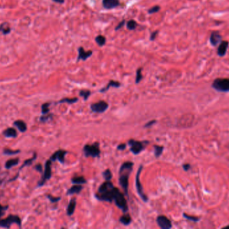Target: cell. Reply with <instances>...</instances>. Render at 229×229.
<instances>
[{"mask_svg":"<svg viewBox=\"0 0 229 229\" xmlns=\"http://www.w3.org/2000/svg\"><path fill=\"white\" fill-rule=\"evenodd\" d=\"M72 183H75V184H83V183H86V180L85 179L84 177L82 176H76L74 177L73 178L71 179Z\"/></svg>","mask_w":229,"mask_h":229,"instance_id":"23","label":"cell"},{"mask_svg":"<svg viewBox=\"0 0 229 229\" xmlns=\"http://www.w3.org/2000/svg\"><path fill=\"white\" fill-rule=\"evenodd\" d=\"M51 165H52V161L48 160L46 161V163H45V170L44 172V175L42 177L41 179L39 181L38 183V186L39 187L43 186L46 181L49 180L51 177H52V169H51Z\"/></svg>","mask_w":229,"mask_h":229,"instance_id":"8","label":"cell"},{"mask_svg":"<svg viewBox=\"0 0 229 229\" xmlns=\"http://www.w3.org/2000/svg\"><path fill=\"white\" fill-rule=\"evenodd\" d=\"M50 105V103H45L42 104V114L43 115H46V114L49 112Z\"/></svg>","mask_w":229,"mask_h":229,"instance_id":"32","label":"cell"},{"mask_svg":"<svg viewBox=\"0 0 229 229\" xmlns=\"http://www.w3.org/2000/svg\"><path fill=\"white\" fill-rule=\"evenodd\" d=\"M142 169H143V165H140V167L138 169V171L136 175V178H135V184H136V188L137 193L141 197V198L143 200L144 202H147L148 201V197L147 196L145 195V193H144V191L143 189V186H142L141 182H140V174L141 173Z\"/></svg>","mask_w":229,"mask_h":229,"instance_id":"7","label":"cell"},{"mask_svg":"<svg viewBox=\"0 0 229 229\" xmlns=\"http://www.w3.org/2000/svg\"><path fill=\"white\" fill-rule=\"evenodd\" d=\"M51 116L52 115H48V116H41L40 118V121L41 122H46V121L48 120V119L50 118H51Z\"/></svg>","mask_w":229,"mask_h":229,"instance_id":"39","label":"cell"},{"mask_svg":"<svg viewBox=\"0 0 229 229\" xmlns=\"http://www.w3.org/2000/svg\"><path fill=\"white\" fill-rule=\"evenodd\" d=\"M109 108V104L105 101H100L91 104V109L93 112L103 113Z\"/></svg>","mask_w":229,"mask_h":229,"instance_id":"10","label":"cell"},{"mask_svg":"<svg viewBox=\"0 0 229 229\" xmlns=\"http://www.w3.org/2000/svg\"><path fill=\"white\" fill-rule=\"evenodd\" d=\"M155 123H156V121L155 120H151V121H150V122H148L145 125V127H146V128L147 127V128L151 127V126H153V125H154Z\"/></svg>","mask_w":229,"mask_h":229,"instance_id":"42","label":"cell"},{"mask_svg":"<svg viewBox=\"0 0 229 229\" xmlns=\"http://www.w3.org/2000/svg\"><path fill=\"white\" fill-rule=\"evenodd\" d=\"M13 125L18 128V129L21 132V133H24V132H26L27 130V125L23 120H16L13 122Z\"/></svg>","mask_w":229,"mask_h":229,"instance_id":"19","label":"cell"},{"mask_svg":"<svg viewBox=\"0 0 229 229\" xmlns=\"http://www.w3.org/2000/svg\"><path fill=\"white\" fill-rule=\"evenodd\" d=\"M119 5V0H103V6L106 9L114 8Z\"/></svg>","mask_w":229,"mask_h":229,"instance_id":"16","label":"cell"},{"mask_svg":"<svg viewBox=\"0 0 229 229\" xmlns=\"http://www.w3.org/2000/svg\"><path fill=\"white\" fill-rule=\"evenodd\" d=\"M2 182H3V179H0V185L2 184Z\"/></svg>","mask_w":229,"mask_h":229,"instance_id":"49","label":"cell"},{"mask_svg":"<svg viewBox=\"0 0 229 229\" xmlns=\"http://www.w3.org/2000/svg\"><path fill=\"white\" fill-rule=\"evenodd\" d=\"M8 206H3L1 205V204H0V211H5V210H6L7 209H8Z\"/></svg>","mask_w":229,"mask_h":229,"instance_id":"46","label":"cell"},{"mask_svg":"<svg viewBox=\"0 0 229 229\" xmlns=\"http://www.w3.org/2000/svg\"><path fill=\"white\" fill-rule=\"evenodd\" d=\"M137 26V22H135V21L133 20H129L127 22V28L129 30H135V28H136Z\"/></svg>","mask_w":229,"mask_h":229,"instance_id":"29","label":"cell"},{"mask_svg":"<svg viewBox=\"0 0 229 229\" xmlns=\"http://www.w3.org/2000/svg\"><path fill=\"white\" fill-rule=\"evenodd\" d=\"M47 197L50 200L52 203H56L58 202L59 200H60V197H53L51 195H47Z\"/></svg>","mask_w":229,"mask_h":229,"instance_id":"37","label":"cell"},{"mask_svg":"<svg viewBox=\"0 0 229 229\" xmlns=\"http://www.w3.org/2000/svg\"><path fill=\"white\" fill-rule=\"evenodd\" d=\"M103 175L106 181H110L112 178V173L111 171H110V169H107L106 171L103 173Z\"/></svg>","mask_w":229,"mask_h":229,"instance_id":"34","label":"cell"},{"mask_svg":"<svg viewBox=\"0 0 229 229\" xmlns=\"http://www.w3.org/2000/svg\"><path fill=\"white\" fill-rule=\"evenodd\" d=\"M95 41L99 47H103L106 43V38L104 36L99 35L95 38Z\"/></svg>","mask_w":229,"mask_h":229,"instance_id":"26","label":"cell"},{"mask_svg":"<svg viewBox=\"0 0 229 229\" xmlns=\"http://www.w3.org/2000/svg\"><path fill=\"white\" fill-rule=\"evenodd\" d=\"M163 151H164V147H160V146L158 145L154 146V153L156 157H159L162 155Z\"/></svg>","mask_w":229,"mask_h":229,"instance_id":"30","label":"cell"},{"mask_svg":"<svg viewBox=\"0 0 229 229\" xmlns=\"http://www.w3.org/2000/svg\"><path fill=\"white\" fill-rule=\"evenodd\" d=\"M78 101V98H64L61 100H60L58 103H67L69 104H72V103H75L76 102Z\"/></svg>","mask_w":229,"mask_h":229,"instance_id":"31","label":"cell"},{"mask_svg":"<svg viewBox=\"0 0 229 229\" xmlns=\"http://www.w3.org/2000/svg\"><path fill=\"white\" fill-rule=\"evenodd\" d=\"M120 85H121V83L119 82L116 81H113V80H111L109 82L108 84L107 85V86L100 89V92H105L107 91V90H109L110 88H111V87H113V88H119Z\"/></svg>","mask_w":229,"mask_h":229,"instance_id":"20","label":"cell"},{"mask_svg":"<svg viewBox=\"0 0 229 229\" xmlns=\"http://www.w3.org/2000/svg\"><path fill=\"white\" fill-rule=\"evenodd\" d=\"M133 163L127 161L121 165L119 169V183L123 189L126 195H128V186H129V177L132 171Z\"/></svg>","mask_w":229,"mask_h":229,"instance_id":"2","label":"cell"},{"mask_svg":"<svg viewBox=\"0 0 229 229\" xmlns=\"http://www.w3.org/2000/svg\"><path fill=\"white\" fill-rule=\"evenodd\" d=\"M228 46H229V43L228 41L227 40L221 41L220 43L219 44V46H218V51H217V54L218 56L224 57L227 53Z\"/></svg>","mask_w":229,"mask_h":229,"instance_id":"14","label":"cell"},{"mask_svg":"<svg viewBox=\"0 0 229 229\" xmlns=\"http://www.w3.org/2000/svg\"><path fill=\"white\" fill-rule=\"evenodd\" d=\"M213 88L216 91L221 92H229V79L217 78L213 83Z\"/></svg>","mask_w":229,"mask_h":229,"instance_id":"4","label":"cell"},{"mask_svg":"<svg viewBox=\"0 0 229 229\" xmlns=\"http://www.w3.org/2000/svg\"><path fill=\"white\" fill-rule=\"evenodd\" d=\"M20 152V150H12V149L5 148L3 151V154L5 155H17Z\"/></svg>","mask_w":229,"mask_h":229,"instance_id":"27","label":"cell"},{"mask_svg":"<svg viewBox=\"0 0 229 229\" xmlns=\"http://www.w3.org/2000/svg\"><path fill=\"white\" fill-rule=\"evenodd\" d=\"M78 56L77 57V61H86L87 58L91 57L93 54V51H86L83 47H79L78 49Z\"/></svg>","mask_w":229,"mask_h":229,"instance_id":"13","label":"cell"},{"mask_svg":"<svg viewBox=\"0 0 229 229\" xmlns=\"http://www.w3.org/2000/svg\"><path fill=\"white\" fill-rule=\"evenodd\" d=\"M183 168L184 169V170H186V171H188V170H189V169L190 168V165L189 164H184L183 165Z\"/></svg>","mask_w":229,"mask_h":229,"instance_id":"45","label":"cell"},{"mask_svg":"<svg viewBox=\"0 0 229 229\" xmlns=\"http://www.w3.org/2000/svg\"><path fill=\"white\" fill-rule=\"evenodd\" d=\"M12 224H17L21 227V219L17 215H9L5 219L0 220V227L9 228Z\"/></svg>","mask_w":229,"mask_h":229,"instance_id":"6","label":"cell"},{"mask_svg":"<svg viewBox=\"0 0 229 229\" xmlns=\"http://www.w3.org/2000/svg\"><path fill=\"white\" fill-rule=\"evenodd\" d=\"M124 24H125V20H123L122 22H120L119 24H118V25L116 26V28H115V30H119L120 28H122V27L123 26Z\"/></svg>","mask_w":229,"mask_h":229,"instance_id":"44","label":"cell"},{"mask_svg":"<svg viewBox=\"0 0 229 229\" xmlns=\"http://www.w3.org/2000/svg\"><path fill=\"white\" fill-rule=\"evenodd\" d=\"M3 134L7 138H16L18 136V133L15 128H8L3 132Z\"/></svg>","mask_w":229,"mask_h":229,"instance_id":"17","label":"cell"},{"mask_svg":"<svg viewBox=\"0 0 229 229\" xmlns=\"http://www.w3.org/2000/svg\"><path fill=\"white\" fill-rule=\"evenodd\" d=\"M183 216H184L186 218V219H188L190 220H192V221H194V222H197V221L199 220V218L194 217V216H189V215L186 214H184Z\"/></svg>","mask_w":229,"mask_h":229,"instance_id":"38","label":"cell"},{"mask_svg":"<svg viewBox=\"0 0 229 229\" xmlns=\"http://www.w3.org/2000/svg\"><path fill=\"white\" fill-rule=\"evenodd\" d=\"M53 1L56 2V3H64V0H53Z\"/></svg>","mask_w":229,"mask_h":229,"instance_id":"47","label":"cell"},{"mask_svg":"<svg viewBox=\"0 0 229 229\" xmlns=\"http://www.w3.org/2000/svg\"><path fill=\"white\" fill-rule=\"evenodd\" d=\"M113 201H114L116 206L122 210L123 212H126L128 210V206L127 204V201L125 198L124 194L121 193L119 190L117 188L114 191V198Z\"/></svg>","mask_w":229,"mask_h":229,"instance_id":"3","label":"cell"},{"mask_svg":"<svg viewBox=\"0 0 229 229\" xmlns=\"http://www.w3.org/2000/svg\"><path fill=\"white\" fill-rule=\"evenodd\" d=\"M76 206V198H72V200H71L70 203H69L68 206L67 207V213L68 214V216H72V215L74 214Z\"/></svg>","mask_w":229,"mask_h":229,"instance_id":"18","label":"cell"},{"mask_svg":"<svg viewBox=\"0 0 229 229\" xmlns=\"http://www.w3.org/2000/svg\"><path fill=\"white\" fill-rule=\"evenodd\" d=\"M142 68H139L136 71V79H135V83H139L141 81L143 76H142Z\"/></svg>","mask_w":229,"mask_h":229,"instance_id":"33","label":"cell"},{"mask_svg":"<svg viewBox=\"0 0 229 229\" xmlns=\"http://www.w3.org/2000/svg\"><path fill=\"white\" fill-rule=\"evenodd\" d=\"M119 221L124 225H129L131 222V218L129 214H124L120 218Z\"/></svg>","mask_w":229,"mask_h":229,"instance_id":"25","label":"cell"},{"mask_svg":"<svg viewBox=\"0 0 229 229\" xmlns=\"http://www.w3.org/2000/svg\"><path fill=\"white\" fill-rule=\"evenodd\" d=\"M156 221L158 226L162 229H169L172 227L171 221L165 216H158Z\"/></svg>","mask_w":229,"mask_h":229,"instance_id":"11","label":"cell"},{"mask_svg":"<svg viewBox=\"0 0 229 229\" xmlns=\"http://www.w3.org/2000/svg\"><path fill=\"white\" fill-rule=\"evenodd\" d=\"M128 144L130 146V151L135 155H137L144 150L145 145L146 143H144V142L137 141L133 139H131L128 141Z\"/></svg>","mask_w":229,"mask_h":229,"instance_id":"9","label":"cell"},{"mask_svg":"<svg viewBox=\"0 0 229 229\" xmlns=\"http://www.w3.org/2000/svg\"><path fill=\"white\" fill-rule=\"evenodd\" d=\"M4 214V211H0V218H2Z\"/></svg>","mask_w":229,"mask_h":229,"instance_id":"48","label":"cell"},{"mask_svg":"<svg viewBox=\"0 0 229 229\" xmlns=\"http://www.w3.org/2000/svg\"><path fill=\"white\" fill-rule=\"evenodd\" d=\"M90 95H91V92L89 90H81L80 92V96L83 97L85 100H86L89 98Z\"/></svg>","mask_w":229,"mask_h":229,"instance_id":"35","label":"cell"},{"mask_svg":"<svg viewBox=\"0 0 229 229\" xmlns=\"http://www.w3.org/2000/svg\"><path fill=\"white\" fill-rule=\"evenodd\" d=\"M222 41V36L220 33L218 32H213L210 34V43L213 46H216L217 44H220Z\"/></svg>","mask_w":229,"mask_h":229,"instance_id":"15","label":"cell"},{"mask_svg":"<svg viewBox=\"0 0 229 229\" xmlns=\"http://www.w3.org/2000/svg\"><path fill=\"white\" fill-rule=\"evenodd\" d=\"M19 162H20V160H19L18 158L9 159V160L6 161L5 164V167L7 169H9L12 168L13 167H14V166L18 165L19 163Z\"/></svg>","mask_w":229,"mask_h":229,"instance_id":"22","label":"cell"},{"mask_svg":"<svg viewBox=\"0 0 229 229\" xmlns=\"http://www.w3.org/2000/svg\"><path fill=\"white\" fill-rule=\"evenodd\" d=\"M125 148H126L125 144H120L119 145H118V147H117L118 150H120V151H123L125 149Z\"/></svg>","mask_w":229,"mask_h":229,"instance_id":"43","label":"cell"},{"mask_svg":"<svg viewBox=\"0 0 229 229\" xmlns=\"http://www.w3.org/2000/svg\"><path fill=\"white\" fill-rule=\"evenodd\" d=\"M159 9H160V7L159 6H155L148 9V13H150V14H151V13H157L159 11Z\"/></svg>","mask_w":229,"mask_h":229,"instance_id":"36","label":"cell"},{"mask_svg":"<svg viewBox=\"0 0 229 229\" xmlns=\"http://www.w3.org/2000/svg\"><path fill=\"white\" fill-rule=\"evenodd\" d=\"M67 152L64 150H62L60 149L57 151H56L51 156L50 160L52 161H58L61 163H64V160H65V156L67 155Z\"/></svg>","mask_w":229,"mask_h":229,"instance_id":"12","label":"cell"},{"mask_svg":"<svg viewBox=\"0 0 229 229\" xmlns=\"http://www.w3.org/2000/svg\"><path fill=\"white\" fill-rule=\"evenodd\" d=\"M0 31L3 34H8L10 32V27L8 23H3L0 26Z\"/></svg>","mask_w":229,"mask_h":229,"instance_id":"28","label":"cell"},{"mask_svg":"<svg viewBox=\"0 0 229 229\" xmlns=\"http://www.w3.org/2000/svg\"><path fill=\"white\" fill-rule=\"evenodd\" d=\"M34 169H35L36 171H39L40 173H42V166L41 164H38L35 167H34Z\"/></svg>","mask_w":229,"mask_h":229,"instance_id":"41","label":"cell"},{"mask_svg":"<svg viewBox=\"0 0 229 229\" xmlns=\"http://www.w3.org/2000/svg\"><path fill=\"white\" fill-rule=\"evenodd\" d=\"M83 151L86 157H99L100 152L99 144L95 143L93 145H86L83 148Z\"/></svg>","mask_w":229,"mask_h":229,"instance_id":"5","label":"cell"},{"mask_svg":"<svg viewBox=\"0 0 229 229\" xmlns=\"http://www.w3.org/2000/svg\"><path fill=\"white\" fill-rule=\"evenodd\" d=\"M82 188V186L81 185H75L73 186H72L71 188L67 191V194L68 195H72V194L75 193H79L81 192Z\"/></svg>","mask_w":229,"mask_h":229,"instance_id":"21","label":"cell"},{"mask_svg":"<svg viewBox=\"0 0 229 229\" xmlns=\"http://www.w3.org/2000/svg\"><path fill=\"white\" fill-rule=\"evenodd\" d=\"M158 30H156V31H154V32H153L151 33V36H150V40H155V39L156 38V36L158 35Z\"/></svg>","mask_w":229,"mask_h":229,"instance_id":"40","label":"cell"},{"mask_svg":"<svg viewBox=\"0 0 229 229\" xmlns=\"http://www.w3.org/2000/svg\"><path fill=\"white\" fill-rule=\"evenodd\" d=\"M116 187H114L111 181H106L102 183L98 190V193L95 196L98 200L105 202H111L113 201L114 191Z\"/></svg>","mask_w":229,"mask_h":229,"instance_id":"1","label":"cell"},{"mask_svg":"<svg viewBox=\"0 0 229 229\" xmlns=\"http://www.w3.org/2000/svg\"><path fill=\"white\" fill-rule=\"evenodd\" d=\"M37 158V154L36 153H34V156L30 158L29 159H27V160H26L24 162V163L22 164V165L20 167V170H21L22 169H23L24 167H27V166H30L32 164V163L36 160Z\"/></svg>","mask_w":229,"mask_h":229,"instance_id":"24","label":"cell"}]
</instances>
